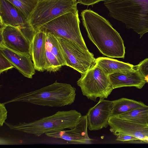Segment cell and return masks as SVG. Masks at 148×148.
Wrapping results in <instances>:
<instances>
[{
    "instance_id": "ac0fdd59",
    "label": "cell",
    "mask_w": 148,
    "mask_h": 148,
    "mask_svg": "<svg viewBox=\"0 0 148 148\" xmlns=\"http://www.w3.org/2000/svg\"><path fill=\"white\" fill-rule=\"evenodd\" d=\"M96 64L108 75L134 69V66L132 64L106 57H100L96 58Z\"/></svg>"
},
{
    "instance_id": "4316f807",
    "label": "cell",
    "mask_w": 148,
    "mask_h": 148,
    "mask_svg": "<svg viewBox=\"0 0 148 148\" xmlns=\"http://www.w3.org/2000/svg\"><path fill=\"white\" fill-rule=\"evenodd\" d=\"M38 0V2H39V1H45V0Z\"/></svg>"
},
{
    "instance_id": "603a6c76",
    "label": "cell",
    "mask_w": 148,
    "mask_h": 148,
    "mask_svg": "<svg viewBox=\"0 0 148 148\" xmlns=\"http://www.w3.org/2000/svg\"><path fill=\"white\" fill-rule=\"evenodd\" d=\"M117 141L130 143H145L143 140H140L133 136L127 134H121L116 136Z\"/></svg>"
},
{
    "instance_id": "ba28073f",
    "label": "cell",
    "mask_w": 148,
    "mask_h": 148,
    "mask_svg": "<svg viewBox=\"0 0 148 148\" xmlns=\"http://www.w3.org/2000/svg\"><path fill=\"white\" fill-rule=\"evenodd\" d=\"M56 37L60 44L66 66L82 74L96 65V59L92 53L84 50L70 41Z\"/></svg>"
},
{
    "instance_id": "3957f363",
    "label": "cell",
    "mask_w": 148,
    "mask_h": 148,
    "mask_svg": "<svg viewBox=\"0 0 148 148\" xmlns=\"http://www.w3.org/2000/svg\"><path fill=\"white\" fill-rule=\"evenodd\" d=\"M76 89L69 84L57 82L38 89L20 93L5 104L15 102H26L42 106L61 107L73 103Z\"/></svg>"
},
{
    "instance_id": "9a60e30c",
    "label": "cell",
    "mask_w": 148,
    "mask_h": 148,
    "mask_svg": "<svg viewBox=\"0 0 148 148\" xmlns=\"http://www.w3.org/2000/svg\"><path fill=\"white\" fill-rule=\"evenodd\" d=\"M0 53L5 57L14 68L24 77L32 79L35 69L31 55L20 53L0 45Z\"/></svg>"
},
{
    "instance_id": "ffe728a7",
    "label": "cell",
    "mask_w": 148,
    "mask_h": 148,
    "mask_svg": "<svg viewBox=\"0 0 148 148\" xmlns=\"http://www.w3.org/2000/svg\"><path fill=\"white\" fill-rule=\"evenodd\" d=\"M114 116L133 122L148 124V106Z\"/></svg>"
},
{
    "instance_id": "52a82bcc",
    "label": "cell",
    "mask_w": 148,
    "mask_h": 148,
    "mask_svg": "<svg viewBox=\"0 0 148 148\" xmlns=\"http://www.w3.org/2000/svg\"><path fill=\"white\" fill-rule=\"evenodd\" d=\"M77 82L83 95L95 101L97 98H107L113 89L109 78L96 64L84 74Z\"/></svg>"
},
{
    "instance_id": "9c48e42d",
    "label": "cell",
    "mask_w": 148,
    "mask_h": 148,
    "mask_svg": "<svg viewBox=\"0 0 148 148\" xmlns=\"http://www.w3.org/2000/svg\"><path fill=\"white\" fill-rule=\"evenodd\" d=\"M0 21L5 24L18 28L31 43L36 33L27 18L7 0H0Z\"/></svg>"
},
{
    "instance_id": "5b68a950",
    "label": "cell",
    "mask_w": 148,
    "mask_h": 148,
    "mask_svg": "<svg viewBox=\"0 0 148 148\" xmlns=\"http://www.w3.org/2000/svg\"><path fill=\"white\" fill-rule=\"evenodd\" d=\"M80 23L77 9L43 25L37 31L49 33L56 37L67 40L75 43L84 50L89 51L81 34Z\"/></svg>"
},
{
    "instance_id": "5bb4252c",
    "label": "cell",
    "mask_w": 148,
    "mask_h": 148,
    "mask_svg": "<svg viewBox=\"0 0 148 148\" xmlns=\"http://www.w3.org/2000/svg\"><path fill=\"white\" fill-rule=\"evenodd\" d=\"M46 34L45 70L55 72L66 65V63L56 37L50 33Z\"/></svg>"
},
{
    "instance_id": "4fadbf2b",
    "label": "cell",
    "mask_w": 148,
    "mask_h": 148,
    "mask_svg": "<svg viewBox=\"0 0 148 148\" xmlns=\"http://www.w3.org/2000/svg\"><path fill=\"white\" fill-rule=\"evenodd\" d=\"M88 124L86 115L82 116L75 127L69 130L46 133L48 137L63 139L73 144H90L93 140L88 134Z\"/></svg>"
},
{
    "instance_id": "2e32d148",
    "label": "cell",
    "mask_w": 148,
    "mask_h": 148,
    "mask_svg": "<svg viewBox=\"0 0 148 148\" xmlns=\"http://www.w3.org/2000/svg\"><path fill=\"white\" fill-rule=\"evenodd\" d=\"M114 89L123 87H135L141 89L147 82L144 77L137 70L120 72L109 75Z\"/></svg>"
},
{
    "instance_id": "484cf974",
    "label": "cell",
    "mask_w": 148,
    "mask_h": 148,
    "mask_svg": "<svg viewBox=\"0 0 148 148\" xmlns=\"http://www.w3.org/2000/svg\"><path fill=\"white\" fill-rule=\"evenodd\" d=\"M103 0H77L78 3L80 4L87 6L93 5Z\"/></svg>"
},
{
    "instance_id": "d6986e66",
    "label": "cell",
    "mask_w": 148,
    "mask_h": 148,
    "mask_svg": "<svg viewBox=\"0 0 148 148\" xmlns=\"http://www.w3.org/2000/svg\"><path fill=\"white\" fill-rule=\"evenodd\" d=\"M147 106L144 103L125 98L112 101L111 116L117 115Z\"/></svg>"
},
{
    "instance_id": "7a4b0ae2",
    "label": "cell",
    "mask_w": 148,
    "mask_h": 148,
    "mask_svg": "<svg viewBox=\"0 0 148 148\" xmlns=\"http://www.w3.org/2000/svg\"><path fill=\"white\" fill-rule=\"evenodd\" d=\"M109 15L141 38L148 32V0H103Z\"/></svg>"
},
{
    "instance_id": "7c38bea8",
    "label": "cell",
    "mask_w": 148,
    "mask_h": 148,
    "mask_svg": "<svg viewBox=\"0 0 148 148\" xmlns=\"http://www.w3.org/2000/svg\"><path fill=\"white\" fill-rule=\"evenodd\" d=\"M108 124L110 131L115 136L127 134L144 141V139L148 137V124L133 122L114 116H110Z\"/></svg>"
},
{
    "instance_id": "6da1fadb",
    "label": "cell",
    "mask_w": 148,
    "mask_h": 148,
    "mask_svg": "<svg viewBox=\"0 0 148 148\" xmlns=\"http://www.w3.org/2000/svg\"><path fill=\"white\" fill-rule=\"evenodd\" d=\"M80 16L88 37L103 55L124 58L123 41L108 20L90 9L83 10Z\"/></svg>"
},
{
    "instance_id": "cb8c5ba5",
    "label": "cell",
    "mask_w": 148,
    "mask_h": 148,
    "mask_svg": "<svg viewBox=\"0 0 148 148\" xmlns=\"http://www.w3.org/2000/svg\"><path fill=\"white\" fill-rule=\"evenodd\" d=\"M14 67L9 61L0 53V74Z\"/></svg>"
},
{
    "instance_id": "d4e9b609",
    "label": "cell",
    "mask_w": 148,
    "mask_h": 148,
    "mask_svg": "<svg viewBox=\"0 0 148 148\" xmlns=\"http://www.w3.org/2000/svg\"><path fill=\"white\" fill-rule=\"evenodd\" d=\"M3 103H0V126H3L7 118L8 112Z\"/></svg>"
},
{
    "instance_id": "e0dca14e",
    "label": "cell",
    "mask_w": 148,
    "mask_h": 148,
    "mask_svg": "<svg viewBox=\"0 0 148 148\" xmlns=\"http://www.w3.org/2000/svg\"><path fill=\"white\" fill-rule=\"evenodd\" d=\"M46 34L36 32L31 43V52L36 70L43 72L45 70Z\"/></svg>"
},
{
    "instance_id": "8992f818",
    "label": "cell",
    "mask_w": 148,
    "mask_h": 148,
    "mask_svg": "<svg viewBox=\"0 0 148 148\" xmlns=\"http://www.w3.org/2000/svg\"><path fill=\"white\" fill-rule=\"evenodd\" d=\"M77 0H46L38 2L28 18L29 23L36 32L43 25L77 9Z\"/></svg>"
},
{
    "instance_id": "8fae6325",
    "label": "cell",
    "mask_w": 148,
    "mask_h": 148,
    "mask_svg": "<svg viewBox=\"0 0 148 148\" xmlns=\"http://www.w3.org/2000/svg\"><path fill=\"white\" fill-rule=\"evenodd\" d=\"M112 105V101L99 99L96 105L89 109L86 115L90 130H99L108 126Z\"/></svg>"
},
{
    "instance_id": "44dd1931",
    "label": "cell",
    "mask_w": 148,
    "mask_h": 148,
    "mask_svg": "<svg viewBox=\"0 0 148 148\" xmlns=\"http://www.w3.org/2000/svg\"><path fill=\"white\" fill-rule=\"evenodd\" d=\"M21 11L28 18L38 1L37 0H7Z\"/></svg>"
},
{
    "instance_id": "277c9868",
    "label": "cell",
    "mask_w": 148,
    "mask_h": 148,
    "mask_svg": "<svg viewBox=\"0 0 148 148\" xmlns=\"http://www.w3.org/2000/svg\"><path fill=\"white\" fill-rule=\"evenodd\" d=\"M82 115L75 110L59 111L54 114L31 122L13 124L5 122L11 130L39 136L44 134L59 132L75 127Z\"/></svg>"
},
{
    "instance_id": "30bf717a",
    "label": "cell",
    "mask_w": 148,
    "mask_h": 148,
    "mask_svg": "<svg viewBox=\"0 0 148 148\" xmlns=\"http://www.w3.org/2000/svg\"><path fill=\"white\" fill-rule=\"evenodd\" d=\"M31 42L19 29L0 24V45L17 52L31 55Z\"/></svg>"
},
{
    "instance_id": "7402d4cb",
    "label": "cell",
    "mask_w": 148,
    "mask_h": 148,
    "mask_svg": "<svg viewBox=\"0 0 148 148\" xmlns=\"http://www.w3.org/2000/svg\"><path fill=\"white\" fill-rule=\"evenodd\" d=\"M134 69L138 70L148 83V58L140 62L138 65L134 66Z\"/></svg>"
}]
</instances>
